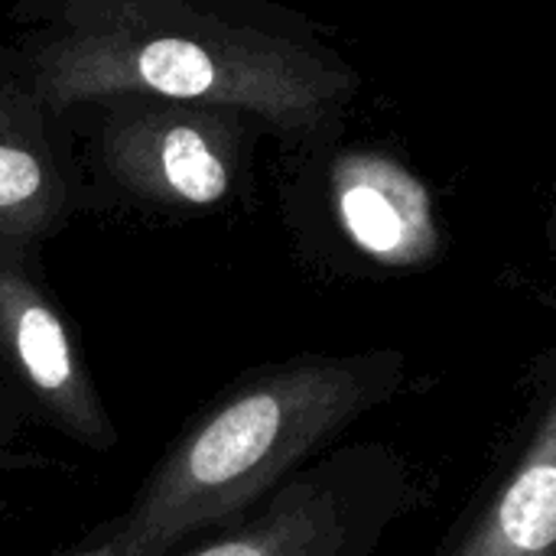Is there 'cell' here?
<instances>
[{"mask_svg": "<svg viewBox=\"0 0 556 556\" xmlns=\"http://www.w3.org/2000/svg\"><path fill=\"white\" fill-rule=\"evenodd\" d=\"M13 52L65 117L153 94L228 104L283 140H319L358 91V72L267 0H16Z\"/></svg>", "mask_w": 556, "mask_h": 556, "instance_id": "1", "label": "cell"}, {"mask_svg": "<svg viewBox=\"0 0 556 556\" xmlns=\"http://www.w3.org/2000/svg\"><path fill=\"white\" fill-rule=\"evenodd\" d=\"M404 358H296L244 378L169 446L130 511L111 528V556H169L235 518L303 459L381 404Z\"/></svg>", "mask_w": 556, "mask_h": 556, "instance_id": "2", "label": "cell"}, {"mask_svg": "<svg viewBox=\"0 0 556 556\" xmlns=\"http://www.w3.org/2000/svg\"><path fill=\"white\" fill-rule=\"evenodd\" d=\"M68 114L81 117L88 166L101 182L143 208L176 215L222 208L264 130L228 104L153 94H114Z\"/></svg>", "mask_w": 556, "mask_h": 556, "instance_id": "3", "label": "cell"}, {"mask_svg": "<svg viewBox=\"0 0 556 556\" xmlns=\"http://www.w3.org/2000/svg\"><path fill=\"white\" fill-rule=\"evenodd\" d=\"M0 362L59 433L94 453L117 443L68 319L13 251H0Z\"/></svg>", "mask_w": 556, "mask_h": 556, "instance_id": "4", "label": "cell"}, {"mask_svg": "<svg viewBox=\"0 0 556 556\" xmlns=\"http://www.w3.org/2000/svg\"><path fill=\"white\" fill-rule=\"evenodd\" d=\"M72 127L52 114L13 46H0V251L26 254L75 208Z\"/></svg>", "mask_w": 556, "mask_h": 556, "instance_id": "5", "label": "cell"}, {"mask_svg": "<svg viewBox=\"0 0 556 556\" xmlns=\"http://www.w3.org/2000/svg\"><path fill=\"white\" fill-rule=\"evenodd\" d=\"M329 199L345 238L384 267H424L440 248L430 189L388 153H339L329 169Z\"/></svg>", "mask_w": 556, "mask_h": 556, "instance_id": "6", "label": "cell"}, {"mask_svg": "<svg viewBox=\"0 0 556 556\" xmlns=\"http://www.w3.org/2000/svg\"><path fill=\"white\" fill-rule=\"evenodd\" d=\"M371 538L362 505H352V485L323 466L283 485L251 525L186 556H365Z\"/></svg>", "mask_w": 556, "mask_h": 556, "instance_id": "7", "label": "cell"}, {"mask_svg": "<svg viewBox=\"0 0 556 556\" xmlns=\"http://www.w3.org/2000/svg\"><path fill=\"white\" fill-rule=\"evenodd\" d=\"M446 556H556V391L511 472Z\"/></svg>", "mask_w": 556, "mask_h": 556, "instance_id": "8", "label": "cell"}, {"mask_svg": "<svg viewBox=\"0 0 556 556\" xmlns=\"http://www.w3.org/2000/svg\"><path fill=\"white\" fill-rule=\"evenodd\" d=\"M10 433V420H7V414H3V407H0V440Z\"/></svg>", "mask_w": 556, "mask_h": 556, "instance_id": "9", "label": "cell"}, {"mask_svg": "<svg viewBox=\"0 0 556 556\" xmlns=\"http://www.w3.org/2000/svg\"><path fill=\"white\" fill-rule=\"evenodd\" d=\"M88 556H111V547L104 544V551H98V554H88Z\"/></svg>", "mask_w": 556, "mask_h": 556, "instance_id": "10", "label": "cell"}]
</instances>
